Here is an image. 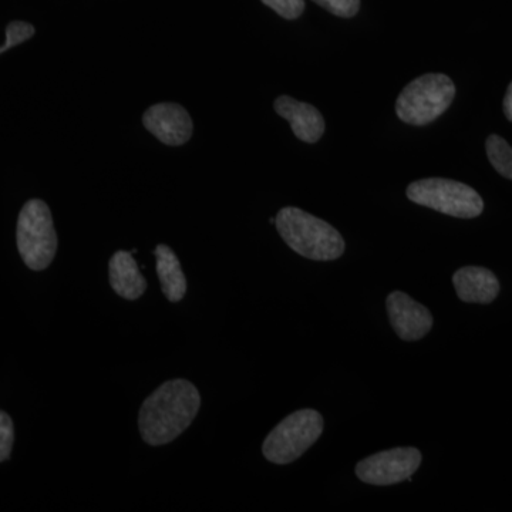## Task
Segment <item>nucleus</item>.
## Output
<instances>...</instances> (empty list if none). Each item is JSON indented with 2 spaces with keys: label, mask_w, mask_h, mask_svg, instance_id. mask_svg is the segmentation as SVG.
Segmentation results:
<instances>
[{
  "label": "nucleus",
  "mask_w": 512,
  "mask_h": 512,
  "mask_svg": "<svg viewBox=\"0 0 512 512\" xmlns=\"http://www.w3.org/2000/svg\"><path fill=\"white\" fill-rule=\"evenodd\" d=\"M200 407V392L194 384L184 379L165 382L141 406V437L150 446L171 443L191 426Z\"/></svg>",
  "instance_id": "f257e3e1"
},
{
  "label": "nucleus",
  "mask_w": 512,
  "mask_h": 512,
  "mask_svg": "<svg viewBox=\"0 0 512 512\" xmlns=\"http://www.w3.org/2000/svg\"><path fill=\"white\" fill-rule=\"evenodd\" d=\"M275 225L289 248L312 261H335L345 252L338 229L301 208H282Z\"/></svg>",
  "instance_id": "f03ea898"
},
{
  "label": "nucleus",
  "mask_w": 512,
  "mask_h": 512,
  "mask_svg": "<svg viewBox=\"0 0 512 512\" xmlns=\"http://www.w3.org/2000/svg\"><path fill=\"white\" fill-rule=\"evenodd\" d=\"M456 97V84L446 74L427 73L404 87L396 114L410 126H427L439 119Z\"/></svg>",
  "instance_id": "7ed1b4c3"
},
{
  "label": "nucleus",
  "mask_w": 512,
  "mask_h": 512,
  "mask_svg": "<svg viewBox=\"0 0 512 512\" xmlns=\"http://www.w3.org/2000/svg\"><path fill=\"white\" fill-rule=\"evenodd\" d=\"M19 254L32 271L52 264L57 251V235L52 212L45 201L30 200L23 205L16 229Z\"/></svg>",
  "instance_id": "20e7f679"
},
{
  "label": "nucleus",
  "mask_w": 512,
  "mask_h": 512,
  "mask_svg": "<svg viewBox=\"0 0 512 512\" xmlns=\"http://www.w3.org/2000/svg\"><path fill=\"white\" fill-rule=\"evenodd\" d=\"M406 194L410 201L450 217L470 220L484 211L483 198L474 188L447 178L414 181Z\"/></svg>",
  "instance_id": "39448f33"
},
{
  "label": "nucleus",
  "mask_w": 512,
  "mask_h": 512,
  "mask_svg": "<svg viewBox=\"0 0 512 512\" xmlns=\"http://www.w3.org/2000/svg\"><path fill=\"white\" fill-rule=\"evenodd\" d=\"M323 433V417L312 409L298 410L282 420L268 434L262 446L266 460L291 464L318 441Z\"/></svg>",
  "instance_id": "423d86ee"
},
{
  "label": "nucleus",
  "mask_w": 512,
  "mask_h": 512,
  "mask_svg": "<svg viewBox=\"0 0 512 512\" xmlns=\"http://www.w3.org/2000/svg\"><path fill=\"white\" fill-rule=\"evenodd\" d=\"M420 450L414 447H397L365 458L356 466V476L360 481L372 485H394L412 480L419 470Z\"/></svg>",
  "instance_id": "0eeeda50"
},
{
  "label": "nucleus",
  "mask_w": 512,
  "mask_h": 512,
  "mask_svg": "<svg viewBox=\"0 0 512 512\" xmlns=\"http://www.w3.org/2000/svg\"><path fill=\"white\" fill-rule=\"evenodd\" d=\"M143 124L165 146H184L194 133L190 113L177 103L151 106L144 113Z\"/></svg>",
  "instance_id": "6e6552de"
},
{
  "label": "nucleus",
  "mask_w": 512,
  "mask_h": 512,
  "mask_svg": "<svg viewBox=\"0 0 512 512\" xmlns=\"http://www.w3.org/2000/svg\"><path fill=\"white\" fill-rule=\"evenodd\" d=\"M386 308L394 332L406 342L423 339L433 328V315L429 309L404 292L390 293Z\"/></svg>",
  "instance_id": "1a4fd4ad"
},
{
  "label": "nucleus",
  "mask_w": 512,
  "mask_h": 512,
  "mask_svg": "<svg viewBox=\"0 0 512 512\" xmlns=\"http://www.w3.org/2000/svg\"><path fill=\"white\" fill-rule=\"evenodd\" d=\"M274 106L276 113L291 124L293 134L299 140L313 144L325 133V120L312 104L281 96L275 100Z\"/></svg>",
  "instance_id": "9d476101"
},
{
  "label": "nucleus",
  "mask_w": 512,
  "mask_h": 512,
  "mask_svg": "<svg viewBox=\"0 0 512 512\" xmlns=\"http://www.w3.org/2000/svg\"><path fill=\"white\" fill-rule=\"evenodd\" d=\"M457 296L467 303H491L500 293V282L490 269L464 266L453 275Z\"/></svg>",
  "instance_id": "9b49d317"
},
{
  "label": "nucleus",
  "mask_w": 512,
  "mask_h": 512,
  "mask_svg": "<svg viewBox=\"0 0 512 512\" xmlns=\"http://www.w3.org/2000/svg\"><path fill=\"white\" fill-rule=\"evenodd\" d=\"M109 274L111 288L127 301H136L146 292V278L141 274L131 252L117 251L111 256Z\"/></svg>",
  "instance_id": "f8f14e48"
},
{
  "label": "nucleus",
  "mask_w": 512,
  "mask_h": 512,
  "mask_svg": "<svg viewBox=\"0 0 512 512\" xmlns=\"http://www.w3.org/2000/svg\"><path fill=\"white\" fill-rule=\"evenodd\" d=\"M154 255L157 258V274L165 298L170 302H180L187 292V279L177 255L167 245H158Z\"/></svg>",
  "instance_id": "ddd939ff"
},
{
  "label": "nucleus",
  "mask_w": 512,
  "mask_h": 512,
  "mask_svg": "<svg viewBox=\"0 0 512 512\" xmlns=\"http://www.w3.org/2000/svg\"><path fill=\"white\" fill-rule=\"evenodd\" d=\"M488 160L498 174L512 180V147L503 137L493 134L485 141Z\"/></svg>",
  "instance_id": "4468645a"
},
{
  "label": "nucleus",
  "mask_w": 512,
  "mask_h": 512,
  "mask_svg": "<svg viewBox=\"0 0 512 512\" xmlns=\"http://www.w3.org/2000/svg\"><path fill=\"white\" fill-rule=\"evenodd\" d=\"M35 26L30 25L28 22H10L8 28H6V42L5 45L0 47V55L5 53L6 50L12 49V47L20 45V43L26 42L30 37L35 35Z\"/></svg>",
  "instance_id": "2eb2a0df"
},
{
  "label": "nucleus",
  "mask_w": 512,
  "mask_h": 512,
  "mask_svg": "<svg viewBox=\"0 0 512 512\" xmlns=\"http://www.w3.org/2000/svg\"><path fill=\"white\" fill-rule=\"evenodd\" d=\"M313 2L339 18H353L360 10V0H313Z\"/></svg>",
  "instance_id": "dca6fc26"
},
{
  "label": "nucleus",
  "mask_w": 512,
  "mask_h": 512,
  "mask_svg": "<svg viewBox=\"0 0 512 512\" xmlns=\"http://www.w3.org/2000/svg\"><path fill=\"white\" fill-rule=\"evenodd\" d=\"M261 2L288 20L301 18L305 10V0H261Z\"/></svg>",
  "instance_id": "f3484780"
},
{
  "label": "nucleus",
  "mask_w": 512,
  "mask_h": 512,
  "mask_svg": "<svg viewBox=\"0 0 512 512\" xmlns=\"http://www.w3.org/2000/svg\"><path fill=\"white\" fill-rule=\"evenodd\" d=\"M13 441H15V429L13 421L8 413L0 410V463L8 460L12 453Z\"/></svg>",
  "instance_id": "a211bd4d"
},
{
  "label": "nucleus",
  "mask_w": 512,
  "mask_h": 512,
  "mask_svg": "<svg viewBox=\"0 0 512 512\" xmlns=\"http://www.w3.org/2000/svg\"><path fill=\"white\" fill-rule=\"evenodd\" d=\"M503 109L505 117L512 123V82L508 86L507 93H505L503 101Z\"/></svg>",
  "instance_id": "6ab92c4d"
}]
</instances>
